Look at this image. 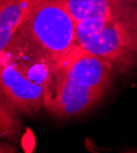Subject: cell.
I'll list each match as a JSON object with an SVG mask.
<instances>
[{"label": "cell", "mask_w": 137, "mask_h": 153, "mask_svg": "<svg viewBox=\"0 0 137 153\" xmlns=\"http://www.w3.org/2000/svg\"><path fill=\"white\" fill-rule=\"evenodd\" d=\"M76 25L66 0H34L0 60L32 71H53L77 47Z\"/></svg>", "instance_id": "1"}, {"label": "cell", "mask_w": 137, "mask_h": 153, "mask_svg": "<svg viewBox=\"0 0 137 153\" xmlns=\"http://www.w3.org/2000/svg\"><path fill=\"white\" fill-rule=\"evenodd\" d=\"M118 75L110 64L80 45L54 68L48 80L44 110L55 119L83 117L113 91Z\"/></svg>", "instance_id": "2"}, {"label": "cell", "mask_w": 137, "mask_h": 153, "mask_svg": "<svg viewBox=\"0 0 137 153\" xmlns=\"http://www.w3.org/2000/svg\"><path fill=\"white\" fill-rule=\"evenodd\" d=\"M77 45L107 60L118 77L137 71V5L103 20L76 25Z\"/></svg>", "instance_id": "3"}, {"label": "cell", "mask_w": 137, "mask_h": 153, "mask_svg": "<svg viewBox=\"0 0 137 153\" xmlns=\"http://www.w3.org/2000/svg\"><path fill=\"white\" fill-rule=\"evenodd\" d=\"M52 72L32 71L15 62L0 60V90L21 114L37 115L44 109L45 88Z\"/></svg>", "instance_id": "4"}, {"label": "cell", "mask_w": 137, "mask_h": 153, "mask_svg": "<svg viewBox=\"0 0 137 153\" xmlns=\"http://www.w3.org/2000/svg\"><path fill=\"white\" fill-rule=\"evenodd\" d=\"M69 10L76 22L103 20L116 12L137 5V0H66Z\"/></svg>", "instance_id": "5"}, {"label": "cell", "mask_w": 137, "mask_h": 153, "mask_svg": "<svg viewBox=\"0 0 137 153\" xmlns=\"http://www.w3.org/2000/svg\"><path fill=\"white\" fill-rule=\"evenodd\" d=\"M34 0H9L0 7V55L27 15Z\"/></svg>", "instance_id": "6"}, {"label": "cell", "mask_w": 137, "mask_h": 153, "mask_svg": "<svg viewBox=\"0 0 137 153\" xmlns=\"http://www.w3.org/2000/svg\"><path fill=\"white\" fill-rule=\"evenodd\" d=\"M20 111L0 90V137L17 141L22 130Z\"/></svg>", "instance_id": "7"}, {"label": "cell", "mask_w": 137, "mask_h": 153, "mask_svg": "<svg viewBox=\"0 0 137 153\" xmlns=\"http://www.w3.org/2000/svg\"><path fill=\"white\" fill-rule=\"evenodd\" d=\"M16 151H17L16 147L10 145L9 142H5V141L0 140V153H14Z\"/></svg>", "instance_id": "8"}, {"label": "cell", "mask_w": 137, "mask_h": 153, "mask_svg": "<svg viewBox=\"0 0 137 153\" xmlns=\"http://www.w3.org/2000/svg\"><path fill=\"white\" fill-rule=\"evenodd\" d=\"M6 1H9V0H0V7H1Z\"/></svg>", "instance_id": "9"}]
</instances>
